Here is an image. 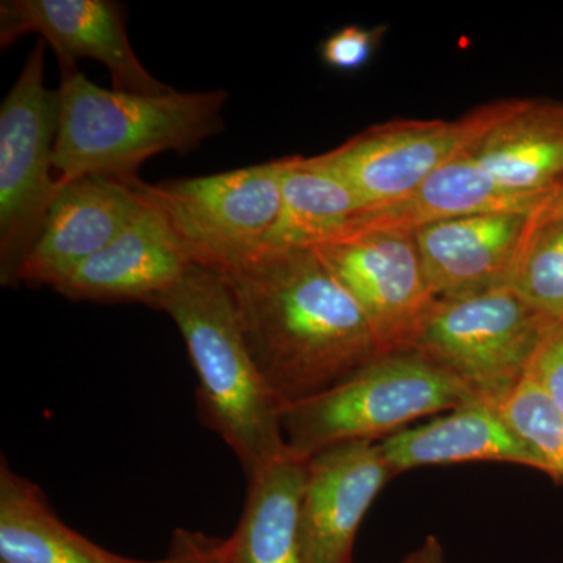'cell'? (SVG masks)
<instances>
[{
  "label": "cell",
  "instance_id": "6da1fadb",
  "mask_svg": "<svg viewBox=\"0 0 563 563\" xmlns=\"http://www.w3.org/2000/svg\"><path fill=\"white\" fill-rule=\"evenodd\" d=\"M222 277L280 409L336 387L379 357L362 310L312 250L265 252Z\"/></svg>",
  "mask_w": 563,
  "mask_h": 563
},
{
  "label": "cell",
  "instance_id": "7a4b0ae2",
  "mask_svg": "<svg viewBox=\"0 0 563 563\" xmlns=\"http://www.w3.org/2000/svg\"><path fill=\"white\" fill-rule=\"evenodd\" d=\"M54 169L58 187L84 177L129 185L162 152L188 154L222 131L225 91L146 96L106 90L77 66L62 68Z\"/></svg>",
  "mask_w": 563,
  "mask_h": 563
},
{
  "label": "cell",
  "instance_id": "3957f363",
  "mask_svg": "<svg viewBox=\"0 0 563 563\" xmlns=\"http://www.w3.org/2000/svg\"><path fill=\"white\" fill-rule=\"evenodd\" d=\"M150 307L176 322L198 379L203 424L231 448L247 479L287 453L280 404L252 358L222 274L192 265Z\"/></svg>",
  "mask_w": 563,
  "mask_h": 563
},
{
  "label": "cell",
  "instance_id": "277c9868",
  "mask_svg": "<svg viewBox=\"0 0 563 563\" xmlns=\"http://www.w3.org/2000/svg\"><path fill=\"white\" fill-rule=\"evenodd\" d=\"M473 399L417 352L379 355L336 387L282 407V433L290 453L309 459L335 444L387 439Z\"/></svg>",
  "mask_w": 563,
  "mask_h": 563
},
{
  "label": "cell",
  "instance_id": "5b68a950",
  "mask_svg": "<svg viewBox=\"0 0 563 563\" xmlns=\"http://www.w3.org/2000/svg\"><path fill=\"white\" fill-rule=\"evenodd\" d=\"M554 322L512 285H496L437 299L412 351L496 407L525 379Z\"/></svg>",
  "mask_w": 563,
  "mask_h": 563
},
{
  "label": "cell",
  "instance_id": "8992f818",
  "mask_svg": "<svg viewBox=\"0 0 563 563\" xmlns=\"http://www.w3.org/2000/svg\"><path fill=\"white\" fill-rule=\"evenodd\" d=\"M161 211L195 265L220 274L269 251L282 213V161L191 179L129 184Z\"/></svg>",
  "mask_w": 563,
  "mask_h": 563
},
{
  "label": "cell",
  "instance_id": "52a82bcc",
  "mask_svg": "<svg viewBox=\"0 0 563 563\" xmlns=\"http://www.w3.org/2000/svg\"><path fill=\"white\" fill-rule=\"evenodd\" d=\"M46 46L36 41L0 106V282L7 287L16 285L60 191L51 177L58 98L44 85Z\"/></svg>",
  "mask_w": 563,
  "mask_h": 563
},
{
  "label": "cell",
  "instance_id": "ba28073f",
  "mask_svg": "<svg viewBox=\"0 0 563 563\" xmlns=\"http://www.w3.org/2000/svg\"><path fill=\"white\" fill-rule=\"evenodd\" d=\"M512 101L481 107L457 121H390L317 155L361 199L363 207L401 201L448 162L473 147Z\"/></svg>",
  "mask_w": 563,
  "mask_h": 563
},
{
  "label": "cell",
  "instance_id": "9c48e42d",
  "mask_svg": "<svg viewBox=\"0 0 563 563\" xmlns=\"http://www.w3.org/2000/svg\"><path fill=\"white\" fill-rule=\"evenodd\" d=\"M312 251L362 310L380 355L413 350L437 301L415 232L355 233Z\"/></svg>",
  "mask_w": 563,
  "mask_h": 563
},
{
  "label": "cell",
  "instance_id": "30bf717a",
  "mask_svg": "<svg viewBox=\"0 0 563 563\" xmlns=\"http://www.w3.org/2000/svg\"><path fill=\"white\" fill-rule=\"evenodd\" d=\"M38 33L62 68L91 58L110 70L113 90L157 96L173 91L141 65L125 29V10L111 0H7L0 3V44Z\"/></svg>",
  "mask_w": 563,
  "mask_h": 563
},
{
  "label": "cell",
  "instance_id": "8fae6325",
  "mask_svg": "<svg viewBox=\"0 0 563 563\" xmlns=\"http://www.w3.org/2000/svg\"><path fill=\"white\" fill-rule=\"evenodd\" d=\"M393 476L380 444L368 440L335 444L307 459L301 563H352L363 517Z\"/></svg>",
  "mask_w": 563,
  "mask_h": 563
},
{
  "label": "cell",
  "instance_id": "7c38bea8",
  "mask_svg": "<svg viewBox=\"0 0 563 563\" xmlns=\"http://www.w3.org/2000/svg\"><path fill=\"white\" fill-rule=\"evenodd\" d=\"M143 209L129 185L84 177L60 187L43 231L16 274V284L57 288L107 246Z\"/></svg>",
  "mask_w": 563,
  "mask_h": 563
},
{
  "label": "cell",
  "instance_id": "4fadbf2b",
  "mask_svg": "<svg viewBox=\"0 0 563 563\" xmlns=\"http://www.w3.org/2000/svg\"><path fill=\"white\" fill-rule=\"evenodd\" d=\"M192 265L168 221L143 201L135 220L55 291L70 301L141 302L150 307Z\"/></svg>",
  "mask_w": 563,
  "mask_h": 563
},
{
  "label": "cell",
  "instance_id": "5bb4252c",
  "mask_svg": "<svg viewBox=\"0 0 563 563\" xmlns=\"http://www.w3.org/2000/svg\"><path fill=\"white\" fill-rule=\"evenodd\" d=\"M531 213L492 211L432 222L415 231L435 299L510 284Z\"/></svg>",
  "mask_w": 563,
  "mask_h": 563
},
{
  "label": "cell",
  "instance_id": "9a60e30c",
  "mask_svg": "<svg viewBox=\"0 0 563 563\" xmlns=\"http://www.w3.org/2000/svg\"><path fill=\"white\" fill-rule=\"evenodd\" d=\"M379 444L395 474L463 462H507L544 473L543 462L532 448L504 421L495 406L479 399L393 433Z\"/></svg>",
  "mask_w": 563,
  "mask_h": 563
},
{
  "label": "cell",
  "instance_id": "2e32d148",
  "mask_svg": "<svg viewBox=\"0 0 563 563\" xmlns=\"http://www.w3.org/2000/svg\"><path fill=\"white\" fill-rule=\"evenodd\" d=\"M550 192L520 196L506 191L463 152L457 158L437 169L401 201L362 210L355 214L354 220L336 239L374 231L415 232L432 222L492 211L531 213L542 206Z\"/></svg>",
  "mask_w": 563,
  "mask_h": 563
},
{
  "label": "cell",
  "instance_id": "e0dca14e",
  "mask_svg": "<svg viewBox=\"0 0 563 563\" xmlns=\"http://www.w3.org/2000/svg\"><path fill=\"white\" fill-rule=\"evenodd\" d=\"M466 154L506 191H553L563 184V103L514 99L512 109Z\"/></svg>",
  "mask_w": 563,
  "mask_h": 563
},
{
  "label": "cell",
  "instance_id": "ac0fdd59",
  "mask_svg": "<svg viewBox=\"0 0 563 563\" xmlns=\"http://www.w3.org/2000/svg\"><path fill=\"white\" fill-rule=\"evenodd\" d=\"M307 459L287 451L247 479L239 526L220 540L222 563H301L299 518Z\"/></svg>",
  "mask_w": 563,
  "mask_h": 563
},
{
  "label": "cell",
  "instance_id": "d6986e66",
  "mask_svg": "<svg viewBox=\"0 0 563 563\" xmlns=\"http://www.w3.org/2000/svg\"><path fill=\"white\" fill-rule=\"evenodd\" d=\"M114 555L74 531L38 484L0 462V563H114Z\"/></svg>",
  "mask_w": 563,
  "mask_h": 563
},
{
  "label": "cell",
  "instance_id": "ffe728a7",
  "mask_svg": "<svg viewBox=\"0 0 563 563\" xmlns=\"http://www.w3.org/2000/svg\"><path fill=\"white\" fill-rule=\"evenodd\" d=\"M280 161L282 213L269 251L312 250L331 242L365 210L358 196L317 157Z\"/></svg>",
  "mask_w": 563,
  "mask_h": 563
},
{
  "label": "cell",
  "instance_id": "44dd1931",
  "mask_svg": "<svg viewBox=\"0 0 563 563\" xmlns=\"http://www.w3.org/2000/svg\"><path fill=\"white\" fill-rule=\"evenodd\" d=\"M510 285L551 320L563 321V220L533 210Z\"/></svg>",
  "mask_w": 563,
  "mask_h": 563
},
{
  "label": "cell",
  "instance_id": "7402d4cb",
  "mask_svg": "<svg viewBox=\"0 0 563 563\" xmlns=\"http://www.w3.org/2000/svg\"><path fill=\"white\" fill-rule=\"evenodd\" d=\"M496 409L539 455L544 473L563 484V415L543 388L526 374Z\"/></svg>",
  "mask_w": 563,
  "mask_h": 563
},
{
  "label": "cell",
  "instance_id": "603a6c76",
  "mask_svg": "<svg viewBox=\"0 0 563 563\" xmlns=\"http://www.w3.org/2000/svg\"><path fill=\"white\" fill-rule=\"evenodd\" d=\"M385 25L374 29H363L358 25H347L332 33L321 44L320 55L329 68L352 73L362 69L372 60L374 52L383 43Z\"/></svg>",
  "mask_w": 563,
  "mask_h": 563
},
{
  "label": "cell",
  "instance_id": "cb8c5ba5",
  "mask_svg": "<svg viewBox=\"0 0 563 563\" xmlns=\"http://www.w3.org/2000/svg\"><path fill=\"white\" fill-rule=\"evenodd\" d=\"M528 374L563 415V321L554 322L544 335Z\"/></svg>",
  "mask_w": 563,
  "mask_h": 563
},
{
  "label": "cell",
  "instance_id": "d4e9b609",
  "mask_svg": "<svg viewBox=\"0 0 563 563\" xmlns=\"http://www.w3.org/2000/svg\"><path fill=\"white\" fill-rule=\"evenodd\" d=\"M114 563H222L220 539L190 529H176L165 558L157 561H136V559L114 555Z\"/></svg>",
  "mask_w": 563,
  "mask_h": 563
},
{
  "label": "cell",
  "instance_id": "484cf974",
  "mask_svg": "<svg viewBox=\"0 0 563 563\" xmlns=\"http://www.w3.org/2000/svg\"><path fill=\"white\" fill-rule=\"evenodd\" d=\"M402 563H446L442 544L435 537H428L418 550H415Z\"/></svg>",
  "mask_w": 563,
  "mask_h": 563
},
{
  "label": "cell",
  "instance_id": "4316f807",
  "mask_svg": "<svg viewBox=\"0 0 563 563\" xmlns=\"http://www.w3.org/2000/svg\"><path fill=\"white\" fill-rule=\"evenodd\" d=\"M539 211L543 217L563 220V184L550 192V196L539 207Z\"/></svg>",
  "mask_w": 563,
  "mask_h": 563
}]
</instances>
